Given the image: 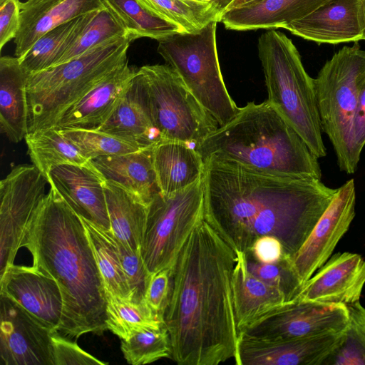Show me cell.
Here are the masks:
<instances>
[{
	"label": "cell",
	"instance_id": "6da1fadb",
	"mask_svg": "<svg viewBox=\"0 0 365 365\" xmlns=\"http://www.w3.org/2000/svg\"><path fill=\"white\" fill-rule=\"evenodd\" d=\"M205 220L235 253L247 254L264 235L293 257L336 189L317 178H292L208 160L204 162Z\"/></svg>",
	"mask_w": 365,
	"mask_h": 365
},
{
	"label": "cell",
	"instance_id": "7a4b0ae2",
	"mask_svg": "<svg viewBox=\"0 0 365 365\" xmlns=\"http://www.w3.org/2000/svg\"><path fill=\"white\" fill-rule=\"evenodd\" d=\"M232 249L205 220L180 253L164 321L171 358L180 365H218L235 358Z\"/></svg>",
	"mask_w": 365,
	"mask_h": 365
},
{
	"label": "cell",
	"instance_id": "3957f363",
	"mask_svg": "<svg viewBox=\"0 0 365 365\" xmlns=\"http://www.w3.org/2000/svg\"><path fill=\"white\" fill-rule=\"evenodd\" d=\"M23 247L32 265L57 282L63 300L58 331L69 339L107 329L103 279L81 218L54 187L39 204Z\"/></svg>",
	"mask_w": 365,
	"mask_h": 365
},
{
	"label": "cell",
	"instance_id": "277c9868",
	"mask_svg": "<svg viewBox=\"0 0 365 365\" xmlns=\"http://www.w3.org/2000/svg\"><path fill=\"white\" fill-rule=\"evenodd\" d=\"M194 148L203 163L215 160L281 177L322 178L319 158L268 100L239 108Z\"/></svg>",
	"mask_w": 365,
	"mask_h": 365
},
{
	"label": "cell",
	"instance_id": "5b68a950",
	"mask_svg": "<svg viewBox=\"0 0 365 365\" xmlns=\"http://www.w3.org/2000/svg\"><path fill=\"white\" fill-rule=\"evenodd\" d=\"M132 41H110L68 61L29 75V133L53 127L61 113L127 61Z\"/></svg>",
	"mask_w": 365,
	"mask_h": 365
},
{
	"label": "cell",
	"instance_id": "8992f818",
	"mask_svg": "<svg viewBox=\"0 0 365 365\" xmlns=\"http://www.w3.org/2000/svg\"><path fill=\"white\" fill-rule=\"evenodd\" d=\"M257 48L268 101L318 158L326 156L314 78L306 72L297 48L285 34L274 29L259 36Z\"/></svg>",
	"mask_w": 365,
	"mask_h": 365
},
{
	"label": "cell",
	"instance_id": "52a82bcc",
	"mask_svg": "<svg viewBox=\"0 0 365 365\" xmlns=\"http://www.w3.org/2000/svg\"><path fill=\"white\" fill-rule=\"evenodd\" d=\"M365 68V51L357 42L334 53L321 68L314 85L322 132L329 138L340 170L357 169L351 137L357 108V81Z\"/></svg>",
	"mask_w": 365,
	"mask_h": 365
},
{
	"label": "cell",
	"instance_id": "ba28073f",
	"mask_svg": "<svg viewBox=\"0 0 365 365\" xmlns=\"http://www.w3.org/2000/svg\"><path fill=\"white\" fill-rule=\"evenodd\" d=\"M217 21L193 33L175 34L158 41V53L180 76L202 107L220 125L228 123L238 107L227 92L220 71Z\"/></svg>",
	"mask_w": 365,
	"mask_h": 365
},
{
	"label": "cell",
	"instance_id": "9c48e42d",
	"mask_svg": "<svg viewBox=\"0 0 365 365\" xmlns=\"http://www.w3.org/2000/svg\"><path fill=\"white\" fill-rule=\"evenodd\" d=\"M203 175L185 189L171 194L161 192L148 205L140 245L144 264L152 275L172 272L185 242L205 220Z\"/></svg>",
	"mask_w": 365,
	"mask_h": 365
},
{
	"label": "cell",
	"instance_id": "30bf717a",
	"mask_svg": "<svg viewBox=\"0 0 365 365\" xmlns=\"http://www.w3.org/2000/svg\"><path fill=\"white\" fill-rule=\"evenodd\" d=\"M137 73L161 140L180 141L195 146L218 128L217 121L171 66L146 65L137 69Z\"/></svg>",
	"mask_w": 365,
	"mask_h": 365
},
{
	"label": "cell",
	"instance_id": "8fae6325",
	"mask_svg": "<svg viewBox=\"0 0 365 365\" xmlns=\"http://www.w3.org/2000/svg\"><path fill=\"white\" fill-rule=\"evenodd\" d=\"M46 178L34 164L16 166L0 182V274L14 264L44 196Z\"/></svg>",
	"mask_w": 365,
	"mask_h": 365
},
{
	"label": "cell",
	"instance_id": "7c38bea8",
	"mask_svg": "<svg viewBox=\"0 0 365 365\" xmlns=\"http://www.w3.org/2000/svg\"><path fill=\"white\" fill-rule=\"evenodd\" d=\"M349 320L344 304L293 299L239 333L266 340H292L344 331Z\"/></svg>",
	"mask_w": 365,
	"mask_h": 365
},
{
	"label": "cell",
	"instance_id": "4fadbf2b",
	"mask_svg": "<svg viewBox=\"0 0 365 365\" xmlns=\"http://www.w3.org/2000/svg\"><path fill=\"white\" fill-rule=\"evenodd\" d=\"M0 364L54 365L52 331L0 294Z\"/></svg>",
	"mask_w": 365,
	"mask_h": 365
},
{
	"label": "cell",
	"instance_id": "5bb4252c",
	"mask_svg": "<svg viewBox=\"0 0 365 365\" xmlns=\"http://www.w3.org/2000/svg\"><path fill=\"white\" fill-rule=\"evenodd\" d=\"M356 190L353 179L337 188L332 201L309 235L292 257L304 284L331 257L355 216Z\"/></svg>",
	"mask_w": 365,
	"mask_h": 365
},
{
	"label": "cell",
	"instance_id": "9a60e30c",
	"mask_svg": "<svg viewBox=\"0 0 365 365\" xmlns=\"http://www.w3.org/2000/svg\"><path fill=\"white\" fill-rule=\"evenodd\" d=\"M344 331L292 340H266L239 333L237 365H322L341 344Z\"/></svg>",
	"mask_w": 365,
	"mask_h": 365
},
{
	"label": "cell",
	"instance_id": "2e32d148",
	"mask_svg": "<svg viewBox=\"0 0 365 365\" xmlns=\"http://www.w3.org/2000/svg\"><path fill=\"white\" fill-rule=\"evenodd\" d=\"M0 294L10 298L52 332L58 330L63 312L59 287L34 265L12 264L0 274Z\"/></svg>",
	"mask_w": 365,
	"mask_h": 365
},
{
	"label": "cell",
	"instance_id": "e0dca14e",
	"mask_svg": "<svg viewBox=\"0 0 365 365\" xmlns=\"http://www.w3.org/2000/svg\"><path fill=\"white\" fill-rule=\"evenodd\" d=\"M364 28L361 0H327L283 29L317 43L337 44L362 40Z\"/></svg>",
	"mask_w": 365,
	"mask_h": 365
},
{
	"label": "cell",
	"instance_id": "ac0fdd59",
	"mask_svg": "<svg viewBox=\"0 0 365 365\" xmlns=\"http://www.w3.org/2000/svg\"><path fill=\"white\" fill-rule=\"evenodd\" d=\"M137 69L128 61L113 71L57 119L58 129L98 130L113 115L130 88Z\"/></svg>",
	"mask_w": 365,
	"mask_h": 365
},
{
	"label": "cell",
	"instance_id": "d6986e66",
	"mask_svg": "<svg viewBox=\"0 0 365 365\" xmlns=\"http://www.w3.org/2000/svg\"><path fill=\"white\" fill-rule=\"evenodd\" d=\"M105 180L91 161L84 165L58 166L48 177L49 185L56 188L78 215L101 229L110 230Z\"/></svg>",
	"mask_w": 365,
	"mask_h": 365
},
{
	"label": "cell",
	"instance_id": "ffe728a7",
	"mask_svg": "<svg viewBox=\"0 0 365 365\" xmlns=\"http://www.w3.org/2000/svg\"><path fill=\"white\" fill-rule=\"evenodd\" d=\"M364 284L365 261L361 256L339 252L303 284L295 299L346 306L359 302Z\"/></svg>",
	"mask_w": 365,
	"mask_h": 365
},
{
	"label": "cell",
	"instance_id": "44dd1931",
	"mask_svg": "<svg viewBox=\"0 0 365 365\" xmlns=\"http://www.w3.org/2000/svg\"><path fill=\"white\" fill-rule=\"evenodd\" d=\"M103 7L101 0H27L21 3L20 27L14 38L15 56L21 57L53 28Z\"/></svg>",
	"mask_w": 365,
	"mask_h": 365
},
{
	"label": "cell",
	"instance_id": "7402d4cb",
	"mask_svg": "<svg viewBox=\"0 0 365 365\" xmlns=\"http://www.w3.org/2000/svg\"><path fill=\"white\" fill-rule=\"evenodd\" d=\"M235 255L232 289L236 323L240 332L288 301L280 290L250 272L245 252H237Z\"/></svg>",
	"mask_w": 365,
	"mask_h": 365
},
{
	"label": "cell",
	"instance_id": "603a6c76",
	"mask_svg": "<svg viewBox=\"0 0 365 365\" xmlns=\"http://www.w3.org/2000/svg\"><path fill=\"white\" fill-rule=\"evenodd\" d=\"M154 146L91 160L103 177L148 205L160 192L153 164Z\"/></svg>",
	"mask_w": 365,
	"mask_h": 365
},
{
	"label": "cell",
	"instance_id": "cb8c5ba5",
	"mask_svg": "<svg viewBox=\"0 0 365 365\" xmlns=\"http://www.w3.org/2000/svg\"><path fill=\"white\" fill-rule=\"evenodd\" d=\"M327 0H255L223 12L220 21L227 29L250 31L284 28Z\"/></svg>",
	"mask_w": 365,
	"mask_h": 365
},
{
	"label": "cell",
	"instance_id": "d4e9b609",
	"mask_svg": "<svg viewBox=\"0 0 365 365\" xmlns=\"http://www.w3.org/2000/svg\"><path fill=\"white\" fill-rule=\"evenodd\" d=\"M29 75L18 57H1L0 128L12 143L21 141L29 133Z\"/></svg>",
	"mask_w": 365,
	"mask_h": 365
},
{
	"label": "cell",
	"instance_id": "484cf974",
	"mask_svg": "<svg viewBox=\"0 0 365 365\" xmlns=\"http://www.w3.org/2000/svg\"><path fill=\"white\" fill-rule=\"evenodd\" d=\"M98 130L136 143L144 148L161 141L153 125L145 92L137 72L116 111Z\"/></svg>",
	"mask_w": 365,
	"mask_h": 365
},
{
	"label": "cell",
	"instance_id": "4316f807",
	"mask_svg": "<svg viewBox=\"0 0 365 365\" xmlns=\"http://www.w3.org/2000/svg\"><path fill=\"white\" fill-rule=\"evenodd\" d=\"M153 164L160 192L171 194L191 185L204 172L201 155L189 144L161 140L153 148Z\"/></svg>",
	"mask_w": 365,
	"mask_h": 365
},
{
	"label": "cell",
	"instance_id": "83f0119b",
	"mask_svg": "<svg viewBox=\"0 0 365 365\" xmlns=\"http://www.w3.org/2000/svg\"><path fill=\"white\" fill-rule=\"evenodd\" d=\"M103 187L110 223V231L124 245L133 250H140L148 205L106 179Z\"/></svg>",
	"mask_w": 365,
	"mask_h": 365
},
{
	"label": "cell",
	"instance_id": "f1b7e54d",
	"mask_svg": "<svg viewBox=\"0 0 365 365\" xmlns=\"http://www.w3.org/2000/svg\"><path fill=\"white\" fill-rule=\"evenodd\" d=\"M97 11L78 16L46 32L19 58L21 66L29 74L56 66Z\"/></svg>",
	"mask_w": 365,
	"mask_h": 365
},
{
	"label": "cell",
	"instance_id": "f546056e",
	"mask_svg": "<svg viewBox=\"0 0 365 365\" xmlns=\"http://www.w3.org/2000/svg\"><path fill=\"white\" fill-rule=\"evenodd\" d=\"M24 139L32 164L47 180L58 166L84 165L90 162L54 127L29 132Z\"/></svg>",
	"mask_w": 365,
	"mask_h": 365
},
{
	"label": "cell",
	"instance_id": "4dcf8cb0",
	"mask_svg": "<svg viewBox=\"0 0 365 365\" xmlns=\"http://www.w3.org/2000/svg\"><path fill=\"white\" fill-rule=\"evenodd\" d=\"M105 291L132 301L119 257L117 244L110 230H106L82 218Z\"/></svg>",
	"mask_w": 365,
	"mask_h": 365
},
{
	"label": "cell",
	"instance_id": "1f68e13d",
	"mask_svg": "<svg viewBox=\"0 0 365 365\" xmlns=\"http://www.w3.org/2000/svg\"><path fill=\"white\" fill-rule=\"evenodd\" d=\"M127 32L128 38L148 37L160 41L185 32L178 26L155 14L138 0H101Z\"/></svg>",
	"mask_w": 365,
	"mask_h": 365
},
{
	"label": "cell",
	"instance_id": "d6a6232c",
	"mask_svg": "<svg viewBox=\"0 0 365 365\" xmlns=\"http://www.w3.org/2000/svg\"><path fill=\"white\" fill-rule=\"evenodd\" d=\"M106 292V325L121 339H128L135 332L147 328H158L165 324L145 302H135Z\"/></svg>",
	"mask_w": 365,
	"mask_h": 365
},
{
	"label": "cell",
	"instance_id": "836d02e7",
	"mask_svg": "<svg viewBox=\"0 0 365 365\" xmlns=\"http://www.w3.org/2000/svg\"><path fill=\"white\" fill-rule=\"evenodd\" d=\"M145 7L187 33L200 31L211 21H220L222 13L215 8L187 0H138Z\"/></svg>",
	"mask_w": 365,
	"mask_h": 365
},
{
	"label": "cell",
	"instance_id": "e575fe53",
	"mask_svg": "<svg viewBox=\"0 0 365 365\" xmlns=\"http://www.w3.org/2000/svg\"><path fill=\"white\" fill-rule=\"evenodd\" d=\"M128 36L127 32L105 6L78 34L56 65L68 61L110 41Z\"/></svg>",
	"mask_w": 365,
	"mask_h": 365
},
{
	"label": "cell",
	"instance_id": "d590c367",
	"mask_svg": "<svg viewBox=\"0 0 365 365\" xmlns=\"http://www.w3.org/2000/svg\"><path fill=\"white\" fill-rule=\"evenodd\" d=\"M121 351L127 362L142 365L163 358H171L170 339L165 324L158 328H147L121 339Z\"/></svg>",
	"mask_w": 365,
	"mask_h": 365
},
{
	"label": "cell",
	"instance_id": "8d00e7d4",
	"mask_svg": "<svg viewBox=\"0 0 365 365\" xmlns=\"http://www.w3.org/2000/svg\"><path fill=\"white\" fill-rule=\"evenodd\" d=\"M59 130L89 161L101 156L125 154L144 148L136 143L99 130Z\"/></svg>",
	"mask_w": 365,
	"mask_h": 365
},
{
	"label": "cell",
	"instance_id": "74e56055",
	"mask_svg": "<svg viewBox=\"0 0 365 365\" xmlns=\"http://www.w3.org/2000/svg\"><path fill=\"white\" fill-rule=\"evenodd\" d=\"M346 307L349 320L344 339L322 365H365V308L359 302Z\"/></svg>",
	"mask_w": 365,
	"mask_h": 365
},
{
	"label": "cell",
	"instance_id": "f35d334b",
	"mask_svg": "<svg viewBox=\"0 0 365 365\" xmlns=\"http://www.w3.org/2000/svg\"><path fill=\"white\" fill-rule=\"evenodd\" d=\"M246 257L250 272L280 290L288 302L298 296L304 284L293 266L292 257L284 254L279 260L273 263L259 262L250 255H246Z\"/></svg>",
	"mask_w": 365,
	"mask_h": 365
},
{
	"label": "cell",
	"instance_id": "ab89813d",
	"mask_svg": "<svg viewBox=\"0 0 365 365\" xmlns=\"http://www.w3.org/2000/svg\"><path fill=\"white\" fill-rule=\"evenodd\" d=\"M115 240L122 267L130 290L132 301L143 302L152 275L144 264L140 250H133L117 240L115 237Z\"/></svg>",
	"mask_w": 365,
	"mask_h": 365
},
{
	"label": "cell",
	"instance_id": "60d3db41",
	"mask_svg": "<svg viewBox=\"0 0 365 365\" xmlns=\"http://www.w3.org/2000/svg\"><path fill=\"white\" fill-rule=\"evenodd\" d=\"M54 365H105L102 361L83 350L74 341L61 335L58 331L51 334Z\"/></svg>",
	"mask_w": 365,
	"mask_h": 365
},
{
	"label": "cell",
	"instance_id": "b9f144b4",
	"mask_svg": "<svg viewBox=\"0 0 365 365\" xmlns=\"http://www.w3.org/2000/svg\"><path fill=\"white\" fill-rule=\"evenodd\" d=\"M172 288V272L163 269L152 274L144 302L158 316L164 319Z\"/></svg>",
	"mask_w": 365,
	"mask_h": 365
},
{
	"label": "cell",
	"instance_id": "7bdbcfd3",
	"mask_svg": "<svg viewBox=\"0 0 365 365\" xmlns=\"http://www.w3.org/2000/svg\"><path fill=\"white\" fill-rule=\"evenodd\" d=\"M365 145V68L360 73L357 81V108L354 117L352 137L351 153L356 165L360 160V155Z\"/></svg>",
	"mask_w": 365,
	"mask_h": 365
},
{
	"label": "cell",
	"instance_id": "ee69618b",
	"mask_svg": "<svg viewBox=\"0 0 365 365\" xmlns=\"http://www.w3.org/2000/svg\"><path fill=\"white\" fill-rule=\"evenodd\" d=\"M19 0H0V49L14 39L21 24Z\"/></svg>",
	"mask_w": 365,
	"mask_h": 365
},
{
	"label": "cell",
	"instance_id": "f6af8a7d",
	"mask_svg": "<svg viewBox=\"0 0 365 365\" xmlns=\"http://www.w3.org/2000/svg\"><path fill=\"white\" fill-rule=\"evenodd\" d=\"M281 242L276 237L264 235L257 239L246 255L262 263H273L284 255Z\"/></svg>",
	"mask_w": 365,
	"mask_h": 365
},
{
	"label": "cell",
	"instance_id": "bcb514c9",
	"mask_svg": "<svg viewBox=\"0 0 365 365\" xmlns=\"http://www.w3.org/2000/svg\"><path fill=\"white\" fill-rule=\"evenodd\" d=\"M221 11L223 12L227 9L233 0H214Z\"/></svg>",
	"mask_w": 365,
	"mask_h": 365
},
{
	"label": "cell",
	"instance_id": "7dc6e473",
	"mask_svg": "<svg viewBox=\"0 0 365 365\" xmlns=\"http://www.w3.org/2000/svg\"><path fill=\"white\" fill-rule=\"evenodd\" d=\"M255 0H233L227 9L247 4Z\"/></svg>",
	"mask_w": 365,
	"mask_h": 365
},
{
	"label": "cell",
	"instance_id": "c3c4849f",
	"mask_svg": "<svg viewBox=\"0 0 365 365\" xmlns=\"http://www.w3.org/2000/svg\"><path fill=\"white\" fill-rule=\"evenodd\" d=\"M361 1H362L364 17H365V0H361ZM362 40H365V28H364L363 36H362Z\"/></svg>",
	"mask_w": 365,
	"mask_h": 365
}]
</instances>
